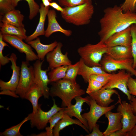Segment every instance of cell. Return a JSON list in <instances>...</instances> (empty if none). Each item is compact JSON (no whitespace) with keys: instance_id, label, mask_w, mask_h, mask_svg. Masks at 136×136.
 I'll use <instances>...</instances> for the list:
<instances>
[{"instance_id":"cell-17","label":"cell","mask_w":136,"mask_h":136,"mask_svg":"<svg viewBox=\"0 0 136 136\" xmlns=\"http://www.w3.org/2000/svg\"><path fill=\"white\" fill-rule=\"evenodd\" d=\"M115 94L118 96L119 100H121L118 92L112 89H101L98 91L89 94L91 98L94 100L97 104L103 107H107L114 101L111 98Z\"/></svg>"},{"instance_id":"cell-1","label":"cell","mask_w":136,"mask_h":136,"mask_svg":"<svg viewBox=\"0 0 136 136\" xmlns=\"http://www.w3.org/2000/svg\"><path fill=\"white\" fill-rule=\"evenodd\" d=\"M104 12L99 20L100 29L98 33L100 41L103 42L115 33L136 24V13L124 12L120 6L108 7Z\"/></svg>"},{"instance_id":"cell-7","label":"cell","mask_w":136,"mask_h":136,"mask_svg":"<svg viewBox=\"0 0 136 136\" xmlns=\"http://www.w3.org/2000/svg\"><path fill=\"white\" fill-rule=\"evenodd\" d=\"M34 83L33 66H29L28 62L22 61L19 81L16 93L21 98H24L26 93Z\"/></svg>"},{"instance_id":"cell-24","label":"cell","mask_w":136,"mask_h":136,"mask_svg":"<svg viewBox=\"0 0 136 136\" xmlns=\"http://www.w3.org/2000/svg\"><path fill=\"white\" fill-rule=\"evenodd\" d=\"M24 18V15L20 11L15 9L0 16V21L17 27H24L22 23Z\"/></svg>"},{"instance_id":"cell-6","label":"cell","mask_w":136,"mask_h":136,"mask_svg":"<svg viewBox=\"0 0 136 136\" xmlns=\"http://www.w3.org/2000/svg\"><path fill=\"white\" fill-rule=\"evenodd\" d=\"M133 58L116 60L106 53L103 55L100 64L102 69L107 73L123 70L127 71L136 77V70L133 68Z\"/></svg>"},{"instance_id":"cell-48","label":"cell","mask_w":136,"mask_h":136,"mask_svg":"<svg viewBox=\"0 0 136 136\" xmlns=\"http://www.w3.org/2000/svg\"><path fill=\"white\" fill-rule=\"evenodd\" d=\"M37 136H46V132H42L37 135Z\"/></svg>"},{"instance_id":"cell-35","label":"cell","mask_w":136,"mask_h":136,"mask_svg":"<svg viewBox=\"0 0 136 136\" xmlns=\"http://www.w3.org/2000/svg\"><path fill=\"white\" fill-rule=\"evenodd\" d=\"M6 46H9L5 42L3 39V36L0 33V65L4 66L10 61V58L7 56H4L3 54V51L4 47Z\"/></svg>"},{"instance_id":"cell-31","label":"cell","mask_w":136,"mask_h":136,"mask_svg":"<svg viewBox=\"0 0 136 136\" xmlns=\"http://www.w3.org/2000/svg\"><path fill=\"white\" fill-rule=\"evenodd\" d=\"M22 0H12L13 6L15 7L18 5V2ZM28 3L29 10V19H32L39 12L40 7L39 5L34 0H24Z\"/></svg>"},{"instance_id":"cell-44","label":"cell","mask_w":136,"mask_h":136,"mask_svg":"<svg viewBox=\"0 0 136 136\" xmlns=\"http://www.w3.org/2000/svg\"><path fill=\"white\" fill-rule=\"evenodd\" d=\"M128 135L129 132H123L120 130L110 133L108 136H128Z\"/></svg>"},{"instance_id":"cell-12","label":"cell","mask_w":136,"mask_h":136,"mask_svg":"<svg viewBox=\"0 0 136 136\" xmlns=\"http://www.w3.org/2000/svg\"><path fill=\"white\" fill-rule=\"evenodd\" d=\"M3 39L20 52L25 54L26 61L29 62L38 59L37 55L33 51L31 46L23 41V40L16 36L4 35Z\"/></svg>"},{"instance_id":"cell-4","label":"cell","mask_w":136,"mask_h":136,"mask_svg":"<svg viewBox=\"0 0 136 136\" xmlns=\"http://www.w3.org/2000/svg\"><path fill=\"white\" fill-rule=\"evenodd\" d=\"M108 46L100 41L97 43L88 44L79 48L77 52L84 63L90 66H101L100 64L103 55L107 52Z\"/></svg>"},{"instance_id":"cell-22","label":"cell","mask_w":136,"mask_h":136,"mask_svg":"<svg viewBox=\"0 0 136 136\" xmlns=\"http://www.w3.org/2000/svg\"><path fill=\"white\" fill-rule=\"evenodd\" d=\"M106 54L116 60H123L133 58L131 45L129 46L108 47Z\"/></svg>"},{"instance_id":"cell-11","label":"cell","mask_w":136,"mask_h":136,"mask_svg":"<svg viewBox=\"0 0 136 136\" xmlns=\"http://www.w3.org/2000/svg\"><path fill=\"white\" fill-rule=\"evenodd\" d=\"M44 60L38 59L33 64L34 82L40 88L44 98L48 99L50 96V88L48 86L50 80L47 73L48 70H43L42 68Z\"/></svg>"},{"instance_id":"cell-9","label":"cell","mask_w":136,"mask_h":136,"mask_svg":"<svg viewBox=\"0 0 136 136\" xmlns=\"http://www.w3.org/2000/svg\"><path fill=\"white\" fill-rule=\"evenodd\" d=\"M131 76L130 73H126L125 70H120L116 74L112 73L108 82L101 88H117L126 95L130 101L131 95L129 92L127 83Z\"/></svg>"},{"instance_id":"cell-8","label":"cell","mask_w":136,"mask_h":136,"mask_svg":"<svg viewBox=\"0 0 136 136\" xmlns=\"http://www.w3.org/2000/svg\"><path fill=\"white\" fill-rule=\"evenodd\" d=\"M115 105H114L107 107H103L98 105L94 100L90 98L89 111L82 115L87 122L90 132L92 131L99 119L106 113L113 109Z\"/></svg>"},{"instance_id":"cell-33","label":"cell","mask_w":136,"mask_h":136,"mask_svg":"<svg viewBox=\"0 0 136 136\" xmlns=\"http://www.w3.org/2000/svg\"><path fill=\"white\" fill-rule=\"evenodd\" d=\"M130 27L132 37L131 46L133 60V67L135 69L136 68V24H133Z\"/></svg>"},{"instance_id":"cell-23","label":"cell","mask_w":136,"mask_h":136,"mask_svg":"<svg viewBox=\"0 0 136 136\" xmlns=\"http://www.w3.org/2000/svg\"><path fill=\"white\" fill-rule=\"evenodd\" d=\"M49 8V7H45L43 3L41 4L39 10L40 17L38 24L34 32L31 35L27 36L25 40L26 42L33 40L39 36L45 35L44 24Z\"/></svg>"},{"instance_id":"cell-16","label":"cell","mask_w":136,"mask_h":136,"mask_svg":"<svg viewBox=\"0 0 136 136\" xmlns=\"http://www.w3.org/2000/svg\"><path fill=\"white\" fill-rule=\"evenodd\" d=\"M132 37L130 26L113 34L104 42L108 47L131 45Z\"/></svg>"},{"instance_id":"cell-49","label":"cell","mask_w":136,"mask_h":136,"mask_svg":"<svg viewBox=\"0 0 136 136\" xmlns=\"http://www.w3.org/2000/svg\"><path fill=\"white\" fill-rule=\"evenodd\" d=\"M135 69V70H136V69Z\"/></svg>"},{"instance_id":"cell-30","label":"cell","mask_w":136,"mask_h":136,"mask_svg":"<svg viewBox=\"0 0 136 136\" xmlns=\"http://www.w3.org/2000/svg\"><path fill=\"white\" fill-rule=\"evenodd\" d=\"M29 119L27 116L17 125L7 129L3 132H1L0 136H22L20 133V130L22 125Z\"/></svg>"},{"instance_id":"cell-42","label":"cell","mask_w":136,"mask_h":136,"mask_svg":"<svg viewBox=\"0 0 136 136\" xmlns=\"http://www.w3.org/2000/svg\"><path fill=\"white\" fill-rule=\"evenodd\" d=\"M129 101L132 111L133 113L136 115V97L131 95V98Z\"/></svg>"},{"instance_id":"cell-14","label":"cell","mask_w":136,"mask_h":136,"mask_svg":"<svg viewBox=\"0 0 136 136\" xmlns=\"http://www.w3.org/2000/svg\"><path fill=\"white\" fill-rule=\"evenodd\" d=\"M10 58L11 63V68L12 71V75L8 82H5L0 80V90H9L15 92L19 81L21 68L17 65V57L15 54L12 53Z\"/></svg>"},{"instance_id":"cell-26","label":"cell","mask_w":136,"mask_h":136,"mask_svg":"<svg viewBox=\"0 0 136 136\" xmlns=\"http://www.w3.org/2000/svg\"><path fill=\"white\" fill-rule=\"evenodd\" d=\"M0 32L3 35H9L16 36L23 40H25L27 37L26 30L24 27H17L10 24L1 22Z\"/></svg>"},{"instance_id":"cell-28","label":"cell","mask_w":136,"mask_h":136,"mask_svg":"<svg viewBox=\"0 0 136 136\" xmlns=\"http://www.w3.org/2000/svg\"><path fill=\"white\" fill-rule=\"evenodd\" d=\"M68 66L62 65L50 70L48 74L50 83L64 78L66 75Z\"/></svg>"},{"instance_id":"cell-47","label":"cell","mask_w":136,"mask_h":136,"mask_svg":"<svg viewBox=\"0 0 136 136\" xmlns=\"http://www.w3.org/2000/svg\"><path fill=\"white\" fill-rule=\"evenodd\" d=\"M43 4L45 7L50 6V3L52 2L51 0H42Z\"/></svg>"},{"instance_id":"cell-45","label":"cell","mask_w":136,"mask_h":136,"mask_svg":"<svg viewBox=\"0 0 136 136\" xmlns=\"http://www.w3.org/2000/svg\"><path fill=\"white\" fill-rule=\"evenodd\" d=\"M50 6L51 7L57 11H60L61 13L63 12L64 11V8H62L55 2H51L50 4Z\"/></svg>"},{"instance_id":"cell-40","label":"cell","mask_w":136,"mask_h":136,"mask_svg":"<svg viewBox=\"0 0 136 136\" xmlns=\"http://www.w3.org/2000/svg\"><path fill=\"white\" fill-rule=\"evenodd\" d=\"M127 86L129 93L136 97V79L131 76L128 81Z\"/></svg>"},{"instance_id":"cell-21","label":"cell","mask_w":136,"mask_h":136,"mask_svg":"<svg viewBox=\"0 0 136 136\" xmlns=\"http://www.w3.org/2000/svg\"><path fill=\"white\" fill-rule=\"evenodd\" d=\"M73 124L78 125L82 128L85 131L89 133L88 129L78 119H73L65 112L63 117L57 123L54 127L53 130V135L59 136L60 131L66 127Z\"/></svg>"},{"instance_id":"cell-41","label":"cell","mask_w":136,"mask_h":136,"mask_svg":"<svg viewBox=\"0 0 136 136\" xmlns=\"http://www.w3.org/2000/svg\"><path fill=\"white\" fill-rule=\"evenodd\" d=\"M91 133L85 135L86 136H104L103 132L99 129V125L96 124L93 127Z\"/></svg>"},{"instance_id":"cell-13","label":"cell","mask_w":136,"mask_h":136,"mask_svg":"<svg viewBox=\"0 0 136 136\" xmlns=\"http://www.w3.org/2000/svg\"><path fill=\"white\" fill-rule=\"evenodd\" d=\"M63 46L61 42H58L55 48L46 55V59L49 64L48 70H51L63 65H69L72 62L69 58L68 53H62L61 49Z\"/></svg>"},{"instance_id":"cell-36","label":"cell","mask_w":136,"mask_h":136,"mask_svg":"<svg viewBox=\"0 0 136 136\" xmlns=\"http://www.w3.org/2000/svg\"><path fill=\"white\" fill-rule=\"evenodd\" d=\"M60 5L65 7H72L80 5L92 0H58Z\"/></svg>"},{"instance_id":"cell-20","label":"cell","mask_w":136,"mask_h":136,"mask_svg":"<svg viewBox=\"0 0 136 136\" xmlns=\"http://www.w3.org/2000/svg\"><path fill=\"white\" fill-rule=\"evenodd\" d=\"M36 50L38 59L44 60L45 56L49 52L52 51L57 46L58 42L55 41L48 45H45L41 43L40 38L38 37L36 39L27 42Z\"/></svg>"},{"instance_id":"cell-2","label":"cell","mask_w":136,"mask_h":136,"mask_svg":"<svg viewBox=\"0 0 136 136\" xmlns=\"http://www.w3.org/2000/svg\"><path fill=\"white\" fill-rule=\"evenodd\" d=\"M50 96L58 97L62 100V107H69L72 105V100L78 96L85 94V92L76 82L63 79L51 83Z\"/></svg>"},{"instance_id":"cell-34","label":"cell","mask_w":136,"mask_h":136,"mask_svg":"<svg viewBox=\"0 0 136 136\" xmlns=\"http://www.w3.org/2000/svg\"><path fill=\"white\" fill-rule=\"evenodd\" d=\"M88 83L86 93L88 94L98 91L104 86L103 84L93 79H90Z\"/></svg>"},{"instance_id":"cell-19","label":"cell","mask_w":136,"mask_h":136,"mask_svg":"<svg viewBox=\"0 0 136 136\" xmlns=\"http://www.w3.org/2000/svg\"><path fill=\"white\" fill-rule=\"evenodd\" d=\"M108 121V125L105 131L103 132L104 136H108L110 133L121 130L122 127L121 122L122 116L119 112L113 113L111 111L104 115Z\"/></svg>"},{"instance_id":"cell-3","label":"cell","mask_w":136,"mask_h":136,"mask_svg":"<svg viewBox=\"0 0 136 136\" xmlns=\"http://www.w3.org/2000/svg\"><path fill=\"white\" fill-rule=\"evenodd\" d=\"M94 12V6L91 1L75 7H65L61 14L66 22L79 26L89 24Z\"/></svg>"},{"instance_id":"cell-38","label":"cell","mask_w":136,"mask_h":136,"mask_svg":"<svg viewBox=\"0 0 136 136\" xmlns=\"http://www.w3.org/2000/svg\"><path fill=\"white\" fill-rule=\"evenodd\" d=\"M120 6L124 12H135L136 0H125Z\"/></svg>"},{"instance_id":"cell-37","label":"cell","mask_w":136,"mask_h":136,"mask_svg":"<svg viewBox=\"0 0 136 136\" xmlns=\"http://www.w3.org/2000/svg\"><path fill=\"white\" fill-rule=\"evenodd\" d=\"M12 0H0V16L6 13L15 9Z\"/></svg>"},{"instance_id":"cell-25","label":"cell","mask_w":136,"mask_h":136,"mask_svg":"<svg viewBox=\"0 0 136 136\" xmlns=\"http://www.w3.org/2000/svg\"><path fill=\"white\" fill-rule=\"evenodd\" d=\"M79 60L80 64L78 75L82 77L86 83H88L90 77L92 75L96 74H105L108 73L103 70L101 66H90L86 65L81 58Z\"/></svg>"},{"instance_id":"cell-15","label":"cell","mask_w":136,"mask_h":136,"mask_svg":"<svg viewBox=\"0 0 136 136\" xmlns=\"http://www.w3.org/2000/svg\"><path fill=\"white\" fill-rule=\"evenodd\" d=\"M74 99L76 101L75 104L74 105L72 104L69 107H64V112L70 117L76 118L88 129L87 122L82 117L81 113L82 111V106L84 103H86L89 105L90 97L89 96L85 97L79 96L76 97Z\"/></svg>"},{"instance_id":"cell-32","label":"cell","mask_w":136,"mask_h":136,"mask_svg":"<svg viewBox=\"0 0 136 136\" xmlns=\"http://www.w3.org/2000/svg\"><path fill=\"white\" fill-rule=\"evenodd\" d=\"M80 64L79 60L74 64H71L68 66L66 75L63 79L70 80L74 82H76V78L78 75Z\"/></svg>"},{"instance_id":"cell-27","label":"cell","mask_w":136,"mask_h":136,"mask_svg":"<svg viewBox=\"0 0 136 136\" xmlns=\"http://www.w3.org/2000/svg\"><path fill=\"white\" fill-rule=\"evenodd\" d=\"M43 96L42 92L36 83L33 84L26 93L24 98L29 101L32 104L33 111L35 113L38 106L39 98Z\"/></svg>"},{"instance_id":"cell-39","label":"cell","mask_w":136,"mask_h":136,"mask_svg":"<svg viewBox=\"0 0 136 136\" xmlns=\"http://www.w3.org/2000/svg\"><path fill=\"white\" fill-rule=\"evenodd\" d=\"M112 74L107 73L105 74H96L91 76L90 79H95L105 85L109 81Z\"/></svg>"},{"instance_id":"cell-29","label":"cell","mask_w":136,"mask_h":136,"mask_svg":"<svg viewBox=\"0 0 136 136\" xmlns=\"http://www.w3.org/2000/svg\"><path fill=\"white\" fill-rule=\"evenodd\" d=\"M64 113V107H63L62 109L55 114L50 118L48 122L50 123V126L45 128L46 136H53V128L57 123L63 117Z\"/></svg>"},{"instance_id":"cell-46","label":"cell","mask_w":136,"mask_h":136,"mask_svg":"<svg viewBox=\"0 0 136 136\" xmlns=\"http://www.w3.org/2000/svg\"><path fill=\"white\" fill-rule=\"evenodd\" d=\"M128 136H136V124L131 131L129 132Z\"/></svg>"},{"instance_id":"cell-18","label":"cell","mask_w":136,"mask_h":136,"mask_svg":"<svg viewBox=\"0 0 136 136\" xmlns=\"http://www.w3.org/2000/svg\"><path fill=\"white\" fill-rule=\"evenodd\" d=\"M47 16L48 24L45 34L46 37L48 38L54 33L58 32L62 33L67 37L71 35V30L63 29L59 24L56 19V13L54 10H49Z\"/></svg>"},{"instance_id":"cell-5","label":"cell","mask_w":136,"mask_h":136,"mask_svg":"<svg viewBox=\"0 0 136 136\" xmlns=\"http://www.w3.org/2000/svg\"><path fill=\"white\" fill-rule=\"evenodd\" d=\"M53 105L50 109L47 112L43 110L41 104H38L37 109L34 113H31L27 117L30 121L31 127H36L38 129L43 130L46 127L49 121L55 114L62 109L57 106L55 100L53 99Z\"/></svg>"},{"instance_id":"cell-43","label":"cell","mask_w":136,"mask_h":136,"mask_svg":"<svg viewBox=\"0 0 136 136\" xmlns=\"http://www.w3.org/2000/svg\"><path fill=\"white\" fill-rule=\"evenodd\" d=\"M0 94L8 95L15 97H18L19 96L17 95L15 92L9 90H4L1 91L0 93Z\"/></svg>"},{"instance_id":"cell-10","label":"cell","mask_w":136,"mask_h":136,"mask_svg":"<svg viewBox=\"0 0 136 136\" xmlns=\"http://www.w3.org/2000/svg\"><path fill=\"white\" fill-rule=\"evenodd\" d=\"M118 102L120 104L116 110L122 116L121 122L122 127L121 130L123 132H129L136 124V115L133 113L130 103L125 100Z\"/></svg>"}]
</instances>
